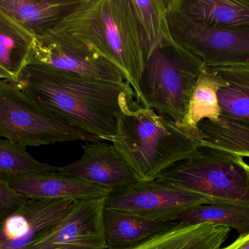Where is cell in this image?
Returning <instances> with one entry per match:
<instances>
[{
    "label": "cell",
    "mask_w": 249,
    "mask_h": 249,
    "mask_svg": "<svg viewBox=\"0 0 249 249\" xmlns=\"http://www.w3.org/2000/svg\"><path fill=\"white\" fill-rule=\"evenodd\" d=\"M16 82L50 114L111 143L116 134L121 100L124 95H134L127 82L104 81L34 63L24 67Z\"/></svg>",
    "instance_id": "obj_1"
},
{
    "label": "cell",
    "mask_w": 249,
    "mask_h": 249,
    "mask_svg": "<svg viewBox=\"0 0 249 249\" xmlns=\"http://www.w3.org/2000/svg\"><path fill=\"white\" fill-rule=\"evenodd\" d=\"M51 32L61 34L110 61L139 98L150 45L132 0H81Z\"/></svg>",
    "instance_id": "obj_2"
},
{
    "label": "cell",
    "mask_w": 249,
    "mask_h": 249,
    "mask_svg": "<svg viewBox=\"0 0 249 249\" xmlns=\"http://www.w3.org/2000/svg\"><path fill=\"white\" fill-rule=\"evenodd\" d=\"M124 95L117 114L112 144L138 181H155L173 165L203 146V137Z\"/></svg>",
    "instance_id": "obj_3"
},
{
    "label": "cell",
    "mask_w": 249,
    "mask_h": 249,
    "mask_svg": "<svg viewBox=\"0 0 249 249\" xmlns=\"http://www.w3.org/2000/svg\"><path fill=\"white\" fill-rule=\"evenodd\" d=\"M205 66L201 60L174 40L151 52L139 83L142 106L181 123L193 88Z\"/></svg>",
    "instance_id": "obj_4"
},
{
    "label": "cell",
    "mask_w": 249,
    "mask_h": 249,
    "mask_svg": "<svg viewBox=\"0 0 249 249\" xmlns=\"http://www.w3.org/2000/svg\"><path fill=\"white\" fill-rule=\"evenodd\" d=\"M157 179L203 196L212 203L249 209V165L230 152L201 146Z\"/></svg>",
    "instance_id": "obj_5"
},
{
    "label": "cell",
    "mask_w": 249,
    "mask_h": 249,
    "mask_svg": "<svg viewBox=\"0 0 249 249\" xmlns=\"http://www.w3.org/2000/svg\"><path fill=\"white\" fill-rule=\"evenodd\" d=\"M0 137L26 146L83 140L101 141L50 114L14 80H0Z\"/></svg>",
    "instance_id": "obj_6"
},
{
    "label": "cell",
    "mask_w": 249,
    "mask_h": 249,
    "mask_svg": "<svg viewBox=\"0 0 249 249\" xmlns=\"http://www.w3.org/2000/svg\"><path fill=\"white\" fill-rule=\"evenodd\" d=\"M225 81L218 92L217 121L198 124L206 147L249 158V67H211Z\"/></svg>",
    "instance_id": "obj_7"
},
{
    "label": "cell",
    "mask_w": 249,
    "mask_h": 249,
    "mask_svg": "<svg viewBox=\"0 0 249 249\" xmlns=\"http://www.w3.org/2000/svg\"><path fill=\"white\" fill-rule=\"evenodd\" d=\"M167 20L173 40L207 68L249 67V29H219L197 23L179 10L176 0H167Z\"/></svg>",
    "instance_id": "obj_8"
},
{
    "label": "cell",
    "mask_w": 249,
    "mask_h": 249,
    "mask_svg": "<svg viewBox=\"0 0 249 249\" xmlns=\"http://www.w3.org/2000/svg\"><path fill=\"white\" fill-rule=\"evenodd\" d=\"M210 200L203 196L165 184L159 180L137 181L106 198L105 209L130 212L151 220L175 222L177 217Z\"/></svg>",
    "instance_id": "obj_9"
},
{
    "label": "cell",
    "mask_w": 249,
    "mask_h": 249,
    "mask_svg": "<svg viewBox=\"0 0 249 249\" xmlns=\"http://www.w3.org/2000/svg\"><path fill=\"white\" fill-rule=\"evenodd\" d=\"M29 63L104 81L126 83L124 75L110 61L55 32L35 37Z\"/></svg>",
    "instance_id": "obj_10"
},
{
    "label": "cell",
    "mask_w": 249,
    "mask_h": 249,
    "mask_svg": "<svg viewBox=\"0 0 249 249\" xmlns=\"http://www.w3.org/2000/svg\"><path fill=\"white\" fill-rule=\"evenodd\" d=\"M106 198L76 202L58 225L26 249H109L103 221Z\"/></svg>",
    "instance_id": "obj_11"
},
{
    "label": "cell",
    "mask_w": 249,
    "mask_h": 249,
    "mask_svg": "<svg viewBox=\"0 0 249 249\" xmlns=\"http://www.w3.org/2000/svg\"><path fill=\"white\" fill-rule=\"evenodd\" d=\"M76 200L26 199L21 207L0 223V249H26L58 225Z\"/></svg>",
    "instance_id": "obj_12"
},
{
    "label": "cell",
    "mask_w": 249,
    "mask_h": 249,
    "mask_svg": "<svg viewBox=\"0 0 249 249\" xmlns=\"http://www.w3.org/2000/svg\"><path fill=\"white\" fill-rule=\"evenodd\" d=\"M80 159L57 172L117 191L137 182L130 167L112 143L87 142Z\"/></svg>",
    "instance_id": "obj_13"
},
{
    "label": "cell",
    "mask_w": 249,
    "mask_h": 249,
    "mask_svg": "<svg viewBox=\"0 0 249 249\" xmlns=\"http://www.w3.org/2000/svg\"><path fill=\"white\" fill-rule=\"evenodd\" d=\"M6 181L13 190L26 199L93 200L107 197L112 190L58 172L19 175Z\"/></svg>",
    "instance_id": "obj_14"
},
{
    "label": "cell",
    "mask_w": 249,
    "mask_h": 249,
    "mask_svg": "<svg viewBox=\"0 0 249 249\" xmlns=\"http://www.w3.org/2000/svg\"><path fill=\"white\" fill-rule=\"evenodd\" d=\"M81 0H0V9L34 37L55 29Z\"/></svg>",
    "instance_id": "obj_15"
},
{
    "label": "cell",
    "mask_w": 249,
    "mask_h": 249,
    "mask_svg": "<svg viewBox=\"0 0 249 249\" xmlns=\"http://www.w3.org/2000/svg\"><path fill=\"white\" fill-rule=\"evenodd\" d=\"M231 229L213 224H177L129 249H221Z\"/></svg>",
    "instance_id": "obj_16"
},
{
    "label": "cell",
    "mask_w": 249,
    "mask_h": 249,
    "mask_svg": "<svg viewBox=\"0 0 249 249\" xmlns=\"http://www.w3.org/2000/svg\"><path fill=\"white\" fill-rule=\"evenodd\" d=\"M104 228L109 249H129L149 237L173 228L177 222L151 220L130 212L105 209Z\"/></svg>",
    "instance_id": "obj_17"
},
{
    "label": "cell",
    "mask_w": 249,
    "mask_h": 249,
    "mask_svg": "<svg viewBox=\"0 0 249 249\" xmlns=\"http://www.w3.org/2000/svg\"><path fill=\"white\" fill-rule=\"evenodd\" d=\"M194 21L219 29H249V0H176Z\"/></svg>",
    "instance_id": "obj_18"
},
{
    "label": "cell",
    "mask_w": 249,
    "mask_h": 249,
    "mask_svg": "<svg viewBox=\"0 0 249 249\" xmlns=\"http://www.w3.org/2000/svg\"><path fill=\"white\" fill-rule=\"evenodd\" d=\"M225 85V80L216 72L205 67L193 88L187 114L178 124L204 140L198 124L203 120L217 121L220 115L218 92Z\"/></svg>",
    "instance_id": "obj_19"
},
{
    "label": "cell",
    "mask_w": 249,
    "mask_h": 249,
    "mask_svg": "<svg viewBox=\"0 0 249 249\" xmlns=\"http://www.w3.org/2000/svg\"><path fill=\"white\" fill-rule=\"evenodd\" d=\"M35 37L0 9V70L16 81L29 64Z\"/></svg>",
    "instance_id": "obj_20"
},
{
    "label": "cell",
    "mask_w": 249,
    "mask_h": 249,
    "mask_svg": "<svg viewBox=\"0 0 249 249\" xmlns=\"http://www.w3.org/2000/svg\"><path fill=\"white\" fill-rule=\"evenodd\" d=\"M175 222L186 225L213 224L232 228L241 236L249 233V209L224 203H207L190 209Z\"/></svg>",
    "instance_id": "obj_21"
},
{
    "label": "cell",
    "mask_w": 249,
    "mask_h": 249,
    "mask_svg": "<svg viewBox=\"0 0 249 249\" xmlns=\"http://www.w3.org/2000/svg\"><path fill=\"white\" fill-rule=\"evenodd\" d=\"M57 171L58 167L36 160L26 146L0 137V178Z\"/></svg>",
    "instance_id": "obj_22"
},
{
    "label": "cell",
    "mask_w": 249,
    "mask_h": 249,
    "mask_svg": "<svg viewBox=\"0 0 249 249\" xmlns=\"http://www.w3.org/2000/svg\"><path fill=\"white\" fill-rule=\"evenodd\" d=\"M150 45L155 47L173 40L167 20V0H132Z\"/></svg>",
    "instance_id": "obj_23"
},
{
    "label": "cell",
    "mask_w": 249,
    "mask_h": 249,
    "mask_svg": "<svg viewBox=\"0 0 249 249\" xmlns=\"http://www.w3.org/2000/svg\"><path fill=\"white\" fill-rule=\"evenodd\" d=\"M26 199L13 190L6 180L0 178V223L16 213Z\"/></svg>",
    "instance_id": "obj_24"
},
{
    "label": "cell",
    "mask_w": 249,
    "mask_h": 249,
    "mask_svg": "<svg viewBox=\"0 0 249 249\" xmlns=\"http://www.w3.org/2000/svg\"><path fill=\"white\" fill-rule=\"evenodd\" d=\"M221 249H249V233L239 236L231 245Z\"/></svg>",
    "instance_id": "obj_25"
},
{
    "label": "cell",
    "mask_w": 249,
    "mask_h": 249,
    "mask_svg": "<svg viewBox=\"0 0 249 249\" xmlns=\"http://www.w3.org/2000/svg\"><path fill=\"white\" fill-rule=\"evenodd\" d=\"M0 80H12V79L10 78V77L8 75L6 74V73H4V72H3L2 70H0Z\"/></svg>",
    "instance_id": "obj_26"
}]
</instances>
